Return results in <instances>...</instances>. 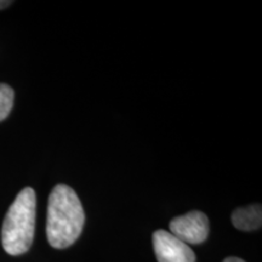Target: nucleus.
<instances>
[{
  "label": "nucleus",
  "mask_w": 262,
  "mask_h": 262,
  "mask_svg": "<svg viewBox=\"0 0 262 262\" xmlns=\"http://www.w3.org/2000/svg\"><path fill=\"white\" fill-rule=\"evenodd\" d=\"M85 214L77 193L66 185L52 189L48 202L47 237L55 249H66L77 242L83 231Z\"/></svg>",
  "instance_id": "1"
},
{
  "label": "nucleus",
  "mask_w": 262,
  "mask_h": 262,
  "mask_svg": "<svg viewBox=\"0 0 262 262\" xmlns=\"http://www.w3.org/2000/svg\"><path fill=\"white\" fill-rule=\"evenodd\" d=\"M35 209L37 198L34 189L24 188L9 208L3 222L2 244L9 255H22L32 247L35 229Z\"/></svg>",
  "instance_id": "2"
},
{
  "label": "nucleus",
  "mask_w": 262,
  "mask_h": 262,
  "mask_svg": "<svg viewBox=\"0 0 262 262\" xmlns=\"http://www.w3.org/2000/svg\"><path fill=\"white\" fill-rule=\"evenodd\" d=\"M170 233L187 245L201 244L208 238L209 220L202 211H191L170 222Z\"/></svg>",
  "instance_id": "3"
},
{
  "label": "nucleus",
  "mask_w": 262,
  "mask_h": 262,
  "mask_svg": "<svg viewBox=\"0 0 262 262\" xmlns=\"http://www.w3.org/2000/svg\"><path fill=\"white\" fill-rule=\"evenodd\" d=\"M153 247L158 262H195V255L189 245L168 231L153 233Z\"/></svg>",
  "instance_id": "4"
},
{
  "label": "nucleus",
  "mask_w": 262,
  "mask_h": 262,
  "mask_svg": "<svg viewBox=\"0 0 262 262\" xmlns=\"http://www.w3.org/2000/svg\"><path fill=\"white\" fill-rule=\"evenodd\" d=\"M234 227L241 231H255L261 227L262 210L260 204L244 206L235 209L232 214Z\"/></svg>",
  "instance_id": "5"
},
{
  "label": "nucleus",
  "mask_w": 262,
  "mask_h": 262,
  "mask_svg": "<svg viewBox=\"0 0 262 262\" xmlns=\"http://www.w3.org/2000/svg\"><path fill=\"white\" fill-rule=\"evenodd\" d=\"M14 90L6 84H0V122L5 119L14 106Z\"/></svg>",
  "instance_id": "6"
},
{
  "label": "nucleus",
  "mask_w": 262,
  "mask_h": 262,
  "mask_svg": "<svg viewBox=\"0 0 262 262\" xmlns=\"http://www.w3.org/2000/svg\"><path fill=\"white\" fill-rule=\"evenodd\" d=\"M224 262H245L242 260V258H238V257H227L225 258Z\"/></svg>",
  "instance_id": "7"
},
{
  "label": "nucleus",
  "mask_w": 262,
  "mask_h": 262,
  "mask_svg": "<svg viewBox=\"0 0 262 262\" xmlns=\"http://www.w3.org/2000/svg\"><path fill=\"white\" fill-rule=\"evenodd\" d=\"M11 4V2H5V0H0V9H4L6 6Z\"/></svg>",
  "instance_id": "8"
}]
</instances>
